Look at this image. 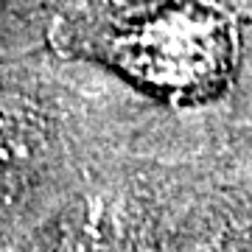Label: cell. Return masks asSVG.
I'll use <instances>...</instances> for the list:
<instances>
[{
	"mask_svg": "<svg viewBox=\"0 0 252 252\" xmlns=\"http://www.w3.org/2000/svg\"><path fill=\"white\" fill-rule=\"evenodd\" d=\"M244 252H252V241H250V244H247V250H244Z\"/></svg>",
	"mask_w": 252,
	"mask_h": 252,
	"instance_id": "2",
	"label": "cell"
},
{
	"mask_svg": "<svg viewBox=\"0 0 252 252\" xmlns=\"http://www.w3.org/2000/svg\"><path fill=\"white\" fill-rule=\"evenodd\" d=\"M45 154L42 118L20 98H0V193L17 190Z\"/></svg>",
	"mask_w": 252,
	"mask_h": 252,
	"instance_id": "1",
	"label": "cell"
}]
</instances>
